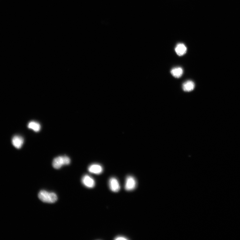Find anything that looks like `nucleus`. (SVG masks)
<instances>
[{
  "label": "nucleus",
  "instance_id": "5",
  "mask_svg": "<svg viewBox=\"0 0 240 240\" xmlns=\"http://www.w3.org/2000/svg\"><path fill=\"white\" fill-rule=\"evenodd\" d=\"M110 189L114 192H118L120 189V186L118 180L114 177H112L109 181Z\"/></svg>",
  "mask_w": 240,
  "mask_h": 240
},
{
  "label": "nucleus",
  "instance_id": "8",
  "mask_svg": "<svg viewBox=\"0 0 240 240\" xmlns=\"http://www.w3.org/2000/svg\"><path fill=\"white\" fill-rule=\"evenodd\" d=\"M12 144L17 149L21 148L24 143V140L20 136H16L13 137L12 140Z\"/></svg>",
  "mask_w": 240,
  "mask_h": 240
},
{
  "label": "nucleus",
  "instance_id": "3",
  "mask_svg": "<svg viewBox=\"0 0 240 240\" xmlns=\"http://www.w3.org/2000/svg\"><path fill=\"white\" fill-rule=\"evenodd\" d=\"M136 181L134 177L131 176L127 177L126 180L125 189L127 191H131L135 189Z\"/></svg>",
  "mask_w": 240,
  "mask_h": 240
},
{
  "label": "nucleus",
  "instance_id": "9",
  "mask_svg": "<svg viewBox=\"0 0 240 240\" xmlns=\"http://www.w3.org/2000/svg\"><path fill=\"white\" fill-rule=\"evenodd\" d=\"M194 83L192 81H187L183 84L182 88L183 91L186 92H189L193 91L195 88Z\"/></svg>",
  "mask_w": 240,
  "mask_h": 240
},
{
  "label": "nucleus",
  "instance_id": "11",
  "mask_svg": "<svg viewBox=\"0 0 240 240\" xmlns=\"http://www.w3.org/2000/svg\"><path fill=\"white\" fill-rule=\"evenodd\" d=\"M28 127L35 132H38L41 130V126L40 124L34 121L30 122L28 124Z\"/></svg>",
  "mask_w": 240,
  "mask_h": 240
},
{
  "label": "nucleus",
  "instance_id": "2",
  "mask_svg": "<svg viewBox=\"0 0 240 240\" xmlns=\"http://www.w3.org/2000/svg\"><path fill=\"white\" fill-rule=\"evenodd\" d=\"M69 158L66 156H60L55 158L52 162L53 167L59 169L64 165H69L70 163Z\"/></svg>",
  "mask_w": 240,
  "mask_h": 240
},
{
  "label": "nucleus",
  "instance_id": "12",
  "mask_svg": "<svg viewBox=\"0 0 240 240\" xmlns=\"http://www.w3.org/2000/svg\"><path fill=\"white\" fill-rule=\"evenodd\" d=\"M114 239L116 240H128V239L126 238L125 237H123L120 236V237H117L115 238Z\"/></svg>",
  "mask_w": 240,
  "mask_h": 240
},
{
  "label": "nucleus",
  "instance_id": "7",
  "mask_svg": "<svg viewBox=\"0 0 240 240\" xmlns=\"http://www.w3.org/2000/svg\"><path fill=\"white\" fill-rule=\"evenodd\" d=\"M187 48L184 43H179L177 44L175 48L176 54L179 56H184L187 52Z\"/></svg>",
  "mask_w": 240,
  "mask_h": 240
},
{
  "label": "nucleus",
  "instance_id": "6",
  "mask_svg": "<svg viewBox=\"0 0 240 240\" xmlns=\"http://www.w3.org/2000/svg\"><path fill=\"white\" fill-rule=\"evenodd\" d=\"M88 170L91 173L99 175L103 172V168L99 164H93L89 167Z\"/></svg>",
  "mask_w": 240,
  "mask_h": 240
},
{
  "label": "nucleus",
  "instance_id": "4",
  "mask_svg": "<svg viewBox=\"0 0 240 240\" xmlns=\"http://www.w3.org/2000/svg\"><path fill=\"white\" fill-rule=\"evenodd\" d=\"M82 181L83 184L88 188H92L95 186L94 180L89 176H84L82 178Z\"/></svg>",
  "mask_w": 240,
  "mask_h": 240
},
{
  "label": "nucleus",
  "instance_id": "10",
  "mask_svg": "<svg viewBox=\"0 0 240 240\" xmlns=\"http://www.w3.org/2000/svg\"><path fill=\"white\" fill-rule=\"evenodd\" d=\"M171 73L173 77L179 78L183 75L184 71L183 69L180 67H177L172 69Z\"/></svg>",
  "mask_w": 240,
  "mask_h": 240
},
{
  "label": "nucleus",
  "instance_id": "1",
  "mask_svg": "<svg viewBox=\"0 0 240 240\" xmlns=\"http://www.w3.org/2000/svg\"><path fill=\"white\" fill-rule=\"evenodd\" d=\"M38 197L42 202L48 203H54L57 200V195L55 193H49L44 190L40 191Z\"/></svg>",
  "mask_w": 240,
  "mask_h": 240
}]
</instances>
